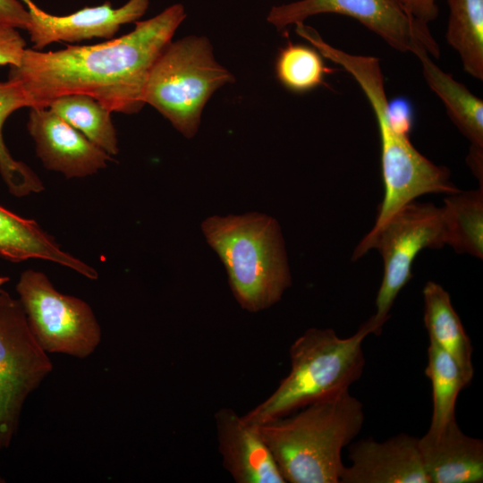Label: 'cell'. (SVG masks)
<instances>
[{
	"label": "cell",
	"instance_id": "15",
	"mask_svg": "<svg viewBox=\"0 0 483 483\" xmlns=\"http://www.w3.org/2000/svg\"><path fill=\"white\" fill-rule=\"evenodd\" d=\"M419 448L429 483L483 481V442L464 434L453 419L419 437Z\"/></svg>",
	"mask_w": 483,
	"mask_h": 483
},
{
	"label": "cell",
	"instance_id": "18",
	"mask_svg": "<svg viewBox=\"0 0 483 483\" xmlns=\"http://www.w3.org/2000/svg\"><path fill=\"white\" fill-rule=\"evenodd\" d=\"M422 293L424 323L429 341L445 350L455 360L469 385L474 375L473 348L448 292L440 284L429 281L425 284Z\"/></svg>",
	"mask_w": 483,
	"mask_h": 483
},
{
	"label": "cell",
	"instance_id": "3",
	"mask_svg": "<svg viewBox=\"0 0 483 483\" xmlns=\"http://www.w3.org/2000/svg\"><path fill=\"white\" fill-rule=\"evenodd\" d=\"M296 411L256 425L285 482L339 483L342 451L364 423L362 403L347 391Z\"/></svg>",
	"mask_w": 483,
	"mask_h": 483
},
{
	"label": "cell",
	"instance_id": "20",
	"mask_svg": "<svg viewBox=\"0 0 483 483\" xmlns=\"http://www.w3.org/2000/svg\"><path fill=\"white\" fill-rule=\"evenodd\" d=\"M448 44L459 54L464 71L483 80V0H447Z\"/></svg>",
	"mask_w": 483,
	"mask_h": 483
},
{
	"label": "cell",
	"instance_id": "21",
	"mask_svg": "<svg viewBox=\"0 0 483 483\" xmlns=\"http://www.w3.org/2000/svg\"><path fill=\"white\" fill-rule=\"evenodd\" d=\"M47 107L110 156L119 152L112 111L97 99L85 94H69L53 99Z\"/></svg>",
	"mask_w": 483,
	"mask_h": 483
},
{
	"label": "cell",
	"instance_id": "7",
	"mask_svg": "<svg viewBox=\"0 0 483 483\" xmlns=\"http://www.w3.org/2000/svg\"><path fill=\"white\" fill-rule=\"evenodd\" d=\"M446 234L441 208L414 200L394 212L364 236L352 254L359 259L371 249L380 253L384 275L376 298V313L369 320L378 335L401 290L412 277L411 267L424 249H441Z\"/></svg>",
	"mask_w": 483,
	"mask_h": 483
},
{
	"label": "cell",
	"instance_id": "6",
	"mask_svg": "<svg viewBox=\"0 0 483 483\" xmlns=\"http://www.w3.org/2000/svg\"><path fill=\"white\" fill-rule=\"evenodd\" d=\"M235 80L215 59L207 38L170 42L153 64L143 100L186 138L198 131L203 108L213 93Z\"/></svg>",
	"mask_w": 483,
	"mask_h": 483
},
{
	"label": "cell",
	"instance_id": "22",
	"mask_svg": "<svg viewBox=\"0 0 483 483\" xmlns=\"http://www.w3.org/2000/svg\"><path fill=\"white\" fill-rule=\"evenodd\" d=\"M27 106V96L18 81L8 79L0 82V174L9 192L20 198L44 190L43 182L35 172L12 157L3 138V126L8 116Z\"/></svg>",
	"mask_w": 483,
	"mask_h": 483
},
{
	"label": "cell",
	"instance_id": "14",
	"mask_svg": "<svg viewBox=\"0 0 483 483\" xmlns=\"http://www.w3.org/2000/svg\"><path fill=\"white\" fill-rule=\"evenodd\" d=\"M223 466L237 483H285L256 425L231 408L215 413Z\"/></svg>",
	"mask_w": 483,
	"mask_h": 483
},
{
	"label": "cell",
	"instance_id": "5",
	"mask_svg": "<svg viewBox=\"0 0 483 483\" xmlns=\"http://www.w3.org/2000/svg\"><path fill=\"white\" fill-rule=\"evenodd\" d=\"M201 226L242 309L258 312L281 299L291 285V275L276 220L259 213L214 216Z\"/></svg>",
	"mask_w": 483,
	"mask_h": 483
},
{
	"label": "cell",
	"instance_id": "17",
	"mask_svg": "<svg viewBox=\"0 0 483 483\" xmlns=\"http://www.w3.org/2000/svg\"><path fill=\"white\" fill-rule=\"evenodd\" d=\"M0 255L12 262L29 258L48 260L68 267L88 279L98 278L97 271L93 267L64 251L36 221L21 217L2 206Z\"/></svg>",
	"mask_w": 483,
	"mask_h": 483
},
{
	"label": "cell",
	"instance_id": "28",
	"mask_svg": "<svg viewBox=\"0 0 483 483\" xmlns=\"http://www.w3.org/2000/svg\"><path fill=\"white\" fill-rule=\"evenodd\" d=\"M8 281H9V277L0 275V288L4 284H5Z\"/></svg>",
	"mask_w": 483,
	"mask_h": 483
},
{
	"label": "cell",
	"instance_id": "24",
	"mask_svg": "<svg viewBox=\"0 0 483 483\" xmlns=\"http://www.w3.org/2000/svg\"><path fill=\"white\" fill-rule=\"evenodd\" d=\"M333 72L314 47L290 41L280 49L275 62L278 80L296 93H304L324 84L326 75Z\"/></svg>",
	"mask_w": 483,
	"mask_h": 483
},
{
	"label": "cell",
	"instance_id": "25",
	"mask_svg": "<svg viewBox=\"0 0 483 483\" xmlns=\"http://www.w3.org/2000/svg\"><path fill=\"white\" fill-rule=\"evenodd\" d=\"M25 49L26 42L18 29L0 25V65H18Z\"/></svg>",
	"mask_w": 483,
	"mask_h": 483
},
{
	"label": "cell",
	"instance_id": "9",
	"mask_svg": "<svg viewBox=\"0 0 483 483\" xmlns=\"http://www.w3.org/2000/svg\"><path fill=\"white\" fill-rule=\"evenodd\" d=\"M52 369L20 300L0 288V451L10 445L27 397Z\"/></svg>",
	"mask_w": 483,
	"mask_h": 483
},
{
	"label": "cell",
	"instance_id": "12",
	"mask_svg": "<svg viewBox=\"0 0 483 483\" xmlns=\"http://www.w3.org/2000/svg\"><path fill=\"white\" fill-rule=\"evenodd\" d=\"M28 131L44 166L67 179L97 173L111 156L48 107H31Z\"/></svg>",
	"mask_w": 483,
	"mask_h": 483
},
{
	"label": "cell",
	"instance_id": "1",
	"mask_svg": "<svg viewBox=\"0 0 483 483\" xmlns=\"http://www.w3.org/2000/svg\"><path fill=\"white\" fill-rule=\"evenodd\" d=\"M186 17L174 4L157 15L136 21L134 30L93 46H70L53 52L26 48L9 78L18 81L29 107H47L53 99L85 94L112 112L133 114L145 105L146 82L157 57Z\"/></svg>",
	"mask_w": 483,
	"mask_h": 483
},
{
	"label": "cell",
	"instance_id": "11",
	"mask_svg": "<svg viewBox=\"0 0 483 483\" xmlns=\"http://www.w3.org/2000/svg\"><path fill=\"white\" fill-rule=\"evenodd\" d=\"M26 6L30 22L27 30L33 49L58 41L78 42L93 38H111L122 25L136 21L148 7V0H129L119 8L110 2L85 7L68 15H53L32 0H20Z\"/></svg>",
	"mask_w": 483,
	"mask_h": 483
},
{
	"label": "cell",
	"instance_id": "8",
	"mask_svg": "<svg viewBox=\"0 0 483 483\" xmlns=\"http://www.w3.org/2000/svg\"><path fill=\"white\" fill-rule=\"evenodd\" d=\"M30 327L47 353L84 359L101 342V328L83 300L57 291L40 271L28 269L16 284Z\"/></svg>",
	"mask_w": 483,
	"mask_h": 483
},
{
	"label": "cell",
	"instance_id": "2",
	"mask_svg": "<svg viewBox=\"0 0 483 483\" xmlns=\"http://www.w3.org/2000/svg\"><path fill=\"white\" fill-rule=\"evenodd\" d=\"M321 55L350 73L373 109L381 142V167L385 186L383 200L372 228L385 223L394 212L427 193L452 194L459 191L450 181L447 168L436 165L411 144L409 133L391 120L385 80L375 56L352 55L326 42L309 28L302 35Z\"/></svg>",
	"mask_w": 483,
	"mask_h": 483
},
{
	"label": "cell",
	"instance_id": "4",
	"mask_svg": "<svg viewBox=\"0 0 483 483\" xmlns=\"http://www.w3.org/2000/svg\"><path fill=\"white\" fill-rule=\"evenodd\" d=\"M370 334L376 331L369 319L346 338L331 328L306 330L290 347L288 375L267 399L242 415L243 419L259 425L349 391L362 375V343Z\"/></svg>",
	"mask_w": 483,
	"mask_h": 483
},
{
	"label": "cell",
	"instance_id": "13",
	"mask_svg": "<svg viewBox=\"0 0 483 483\" xmlns=\"http://www.w3.org/2000/svg\"><path fill=\"white\" fill-rule=\"evenodd\" d=\"M351 466H344L342 483H429L419 448V437L399 434L377 442L360 440L349 448Z\"/></svg>",
	"mask_w": 483,
	"mask_h": 483
},
{
	"label": "cell",
	"instance_id": "26",
	"mask_svg": "<svg viewBox=\"0 0 483 483\" xmlns=\"http://www.w3.org/2000/svg\"><path fill=\"white\" fill-rule=\"evenodd\" d=\"M30 13L20 0H0V25L27 30Z\"/></svg>",
	"mask_w": 483,
	"mask_h": 483
},
{
	"label": "cell",
	"instance_id": "23",
	"mask_svg": "<svg viewBox=\"0 0 483 483\" xmlns=\"http://www.w3.org/2000/svg\"><path fill=\"white\" fill-rule=\"evenodd\" d=\"M426 375L431 381L433 412L429 429H438L455 419V404L466 383L455 360L429 341Z\"/></svg>",
	"mask_w": 483,
	"mask_h": 483
},
{
	"label": "cell",
	"instance_id": "19",
	"mask_svg": "<svg viewBox=\"0 0 483 483\" xmlns=\"http://www.w3.org/2000/svg\"><path fill=\"white\" fill-rule=\"evenodd\" d=\"M446 244L456 252L483 257V190L448 194L441 207Z\"/></svg>",
	"mask_w": 483,
	"mask_h": 483
},
{
	"label": "cell",
	"instance_id": "16",
	"mask_svg": "<svg viewBox=\"0 0 483 483\" xmlns=\"http://www.w3.org/2000/svg\"><path fill=\"white\" fill-rule=\"evenodd\" d=\"M428 85L441 99L450 119L470 142L467 163L473 174L483 171V101L451 74L440 69L426 53L416 56Z\"/></svg>",
	"mask_w": 483,
	"mask_h": 483
},
{
	"label": "cell",
	"instance_id": "27",
	"mask_svg": "<svg viewBox=\"0 0 483 483\" xmlns=\"http://www.w3.org/2000/svg\"><path fill=\"white\" fill-rule=\"evenodd\" d=\"M408 13L418 21L428 24L436 20L438 7L436 0H401Z\"/></svg>",
	"mask_w": 483,
	"mask_h": 483
},
{
	"label": "cell",
	"instance_id": "10",
	"mask_svg": "<svg viewBox=\"0 0 483 483\" xmlns=\"http://www.w3.org/2000/svg\"><path fill=\"white\" fill-rule=\"evenodd\" d=\"M320 13L353 18L400 52L439 57L440 48L428 25L412 17L401 0H300L273 6L267 20L282 30Z\"/></svg>",
	"mask_w": 483,
	"mask_h": 483
}]
</instances>
